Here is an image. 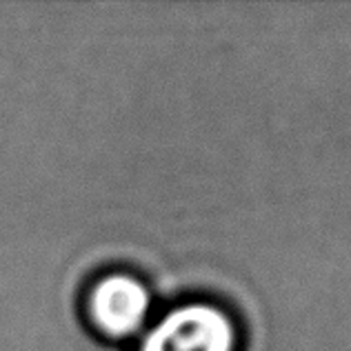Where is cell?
Listing matches in <instances>:
<instances>
[{"instance_id": "obj_1", "label": "cell", "mask_w": 351, "mask_h": 351, "mask_svg": "<svg viewBox=\"0 0 351 351\" xmlns=\"http://www.w3.org/2000/svg\"><path fill=\"white\" fill-rule=\"evenodd\" d=\"M234 325L211 304L169 311L143 340L141 351H232Z\"/></svg>"}, {"instance_id": "obj_2", "label": "cell", "mask_w": 351, "mask_h": 351, "mask_svg": "<svg viewBox=\"0 0 351 351\" xmlns=\"http://www.w3.org/2000/svg\"><path fill=\"white\" fill-rule=\"evenodd\" d=\"M152 300L145 285L129 276H109L91 295V311L100 327L112 336H129L141 329Z\"/></svg>"}]
</instances>
